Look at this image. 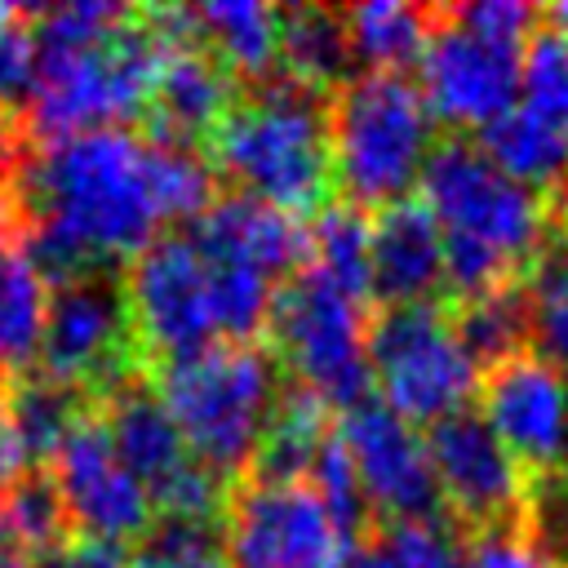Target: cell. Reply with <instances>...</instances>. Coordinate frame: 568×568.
Instances as JSON below:
<instances>
[{
  "mask_svg": "<svg viewBox=\"0 0 568 568\" xmlns=\"http://www.w3.org/2000/svg\"><path fill=\"white\" fill-rule=\"evenodd\" d=\"M89 395H80L67 382H53L49 373L31 368L18 373L4 399V422L27 457V466H49V457L62 448V439L71 435V426L89 413Z\"/></svg>",
  "mask_w": 568,
  "mask_h": 568,
  "instance_id": "25",
  "label": "cell"
},
{
  "mask_svg": "<svg viewBox=\"0 0 568 568\" xmlns=\"http://www.w3.org/2000/svg\"><path fill=\"white\" fill-rule=\"evenodd\" d=\"M129 568H142V564H138V559H129Z\"/></svg>",
  "mask_w": 568,
  "mask_h": 568,
  "instance_id": "44",
  "label": "cell"
},
{
  "mask_svg": "<svg viewBox=\"0 0 568 568\" xmlns=\"http://www.w3.org/2000/svg\"><path fill=\"white\" fill-rule=\"evenodd\" d=\"M13 568H62V559L53 555V559H18Z\"/></svg>",
  "mask_w": 568,
  "mask_h": 568,
  "instance_id": "40",
  "label": "cell"
},
{
  "mask_svg": "<svg viewBox=\"0 0 568 568\" xmlns=\"http://www.w3.org/2000/svg\"><path fill=\"white\" fill-rule=\"evenodd\" d=\"M328 155L333 186L346 204L377 213L422 182L435 151V115L408 75L351 71L328 93Z\"/></svg>",
  "mask_w": 568,
  "mask_h": 568,
  "instance_id": "5",
  "label": "cell"
},
{
  "mask_svg": "<svg viewBox=\"0 0 568 568\" xmlns=\"http://www.w3.org/2000/svg\"><path fill=\"white\" fill-rule=\"evenodd\" d=\"M36 71H40L36 36H31V22L22 13L18 22H9L0 31V111H13V115L27 111L31 89H36Z\"/></svg>",
  "mask_w": 568,
  "mask_h": 568,
  "instance_id": "34",
  "label": "cell"
},
{
  "mask_svg": "<svg viewBox=\"0 0 568 568\" xmlns=\"http://www.w3.org/2000/svg\"><path fill=\"white\" fill-rule=\"evenodd\" d=\"M36 359L40 373L75 386L80 395H102L106 386L138 373L142 355L133 342L124 284L111 271H89L53 284Z\"/></svg>",
  "mask_w": 568,
  "mask_h": 568,
  "instance_id": "10",
  "label": "cell"
},
{
  "mask_svg": "<svg viewBox=\"0 0 568 568\" xmlns=\"http://www.w3.org/2000/svg\"><path fill=\"white\" fill-rule=\"evenodd\" d=\"M368 275L382 306L439 302L444 288V235L430 209L413 195L386 204L368 222Z\"/></svg>",
  "mask_w": 568,
  "mask_h": 568,
  "instance_id": "19",
  "label": "cell"
},
{
  "mask_svg": "<svg viewBox=\"0 0 568 568\" xmlns=\"http://www.w3.org/2000/svg\"><path fill=\"white\" fill-rule=\"evenodd\" d=\"M541 18L550 22V31H559V36L568 40V0H564V4H550V9L541 13Z\"/></svg>",
  "mask_w": 568,
  "mask_h": 568,
  "instance_id": "39",
  "label": "cell"
},
{
  "mask_svg": "<svg viewBox=\"0 0 568 568\" xmlns=\"http://www.w3.org/2000/svg\"><path fill=\"white\" fill-rule=\"evenodd\" d=\"M564 555H568V537H564Z\"/></svg>",
  "mask_w": 568,
  "mask_h": 568,
  "instance_id": "45",
  "label": "cell"
},
{
  "mask_svg": "<svg viewBox=\"0 0 568 568\" xmlns=\"http://www.w3.org/2000/svg\"><path fill=\"white\" fill-rule=\"evenodd\" d=\"M559 213H564L559 222H564V235H568V186H564V195H559Z\"/></svg>",
  "mask_w": 568,
  "mask_h": 568,
  "instance_id": "43",
  "label": "cell"
},
{
  "mask_svg": "<svg viewBox=\"0 0 568 568\" xmlns=\"http://www.w3.org/2000/svg\"><path fill=\"white\" fill-rule=\"evenodd\" d=\"M44 470L67 506L75 537L111 541L129 550V541H142L155 528V506L146 488L120 466L93 408L71 426V435L62 439V448L49 457Z\"/></svg>",
  "mask_w": 568,
  "mask_h": 568,
  "instance_id": "15",
  "label": "cell"
},
{
  "mask_svg": "<svg viewBox=\"0 0 568 568\" xmlns=\"http://www.w3.org/2000/svg\"><path fill=\"white\" fill-rule=\"evenodd\" d=\"M142 568H226L222 528L217 524H182L164 519L142 537Z\"/></svg>",
  "mask_w": 568,
  "mask_h": 568,
  "instance_id": "33",
  "label": "cell"
},
{
  "mask_svg": "<svg viewBox=\"0 0 568 568\" xmlns=\"http://www.w3.org/2000/svg\"><path fill=\"white\" fill-rule=\"evenodd\" d=\"M466 537L448 515L435 519H399L368 528L342 559V568H462Z\"/></svg>",
  "mask_w": 568,
  "mask_h": 568,
  "instance_id": "28",
  "label": "cell"
},
{
  "mask_svg": "<svg viewBox=\"0 0 568 568\" xmlns=\"http://www.w3.org/2000/svg\"><path fill=\"white\" fill-rule=\"evenodd\" d=\"M426 448H430L444 515L453 510V524L462 532L484 537V532H501V528H524L532 475L493 435L484 413L462 408V413L435 422L426 435Z\"/></svg>",
  "mask_w": 568,
  "mask_h": 568,
  "instance_id": "13",
  "label": "cell"
},
{
  "mask_svg": "<svg viewBox=\"0 0 568 568\" xmlns=\"http://www.w3.org/2000/svg\"><path fill=\"white\" fill-rule=\"evenodd\" d=\"M22 18V9H13V4H0V31L9 27V22H18Z\"/></svg>",
  "mask_w": 568,
  "mask_h": 568,
  "instance_id": "42",
  "label": "cell"
},
{
  "mask_svg": "<svg viewBox=\"0 0 568 568\" xmlns=\"http://www.w3.org/2000/svg\"><path fill=\"white\" fill-rule=\"evenodd\" d=\"M155 390L173 413L191 457L226 488L248 475L266 422L280 404V364L257 342H217L155 368Z\"/></svg>",
  "mask_w": 568,
  "mask_h": 568,
  "instance_id": "4",
  "label": "cell"
},
{
  "mask_svg": "<svg viewBox=\"0 0 568 568\" xmlns=\"http://www.w3.org/2000/svg\"><path fill=\"white\" fill-rule=\"evenodd\" d=\"M182 231L209 271L222 342H253L257 328H266L280 280L306 266L311 253L306 222L235 191V195H217Z\"/></svg>",
  "mask_w": 568,
  "mask_h": 568,
  "instance_id": "6",
  "label": "cell"
},
{
  "mask_svg": "<svg viewBox=\"0 0 568 568\" xmlns=\"http://www.w3.org/2000/svg\"><path fill=\"white\" fill-rule=\"evenodd\" d=\"M519 62L524 44L493 40L448 9H435L430 40L422 49V98L439 124L484 129L519 98Z\"/></svg>",
  "mask_w": 568,
  "mask_h": 568,
  "instance_id": "14",
  "label": "cell"
},
{
  "mask_svg": "<svg viewBox=\"0 0 568 568\" xmlns=\"http://www.w3.org/2000/svg\"><path fill=\"white\" fill-rule=\"evenodd\" d=\"M226 568H342L346 537L306 479L231 488L222 510Z\"/></svg>",
  "mask_w": 568,
  "mask_h": 568,
  "instance_id": "12",
  "label": "cell"
},
{
  "mask_svg": "<svg viewBox=\"0 0 568 568\" xmlns=\"http://www.w3.org/2000/svg\"><path fill=\"white\" fill-rule=\"evenodd\" d=\"M9 386H13V373L0 364V413H4V399H9Z\"/></svg>",
  "mask_w": 568,
  "mask_h": 568,
  "instance_id": "41",
  "label": "cell"
},
{
  "mask_svg": "<svg viewBox=\"0 0 568 568\" xmlns=\"http://www.w3.org/2000/svg\"><path fill=\"white\" fill-rule=\"evenodd\" d=\"M186 13L195 40L235 75V84L280 75V9L257 0H213Z\"/></svg>",
  "mask_w": 568,
  "mask_h": 568,
  "instance_id": "20",
  "label": "cell"
},
{
  "mask_svg": "<svg viewBox=\"0 0 568 568\" xmlns=\"http://www.w3.org/2000/svg\"><path fill=\"white\" fill-rule=\"evenodd\" d=\"M528 297V351L555 368L568 364V235L546 240L537 262L524 271Z\"/></svg>",
  "mask_w": 568,
  "mask_h": 568,
  "instance_id": "30",
  "label": "cell"
},
{
  "mask_svg": "<svg viewBox=\"0 0 568 568\" xmlns=\"http://www.w3.org/2000/svg\"><path fill=\"white\" fill-rule=\"evenodd\" d=\"M22 555H18V546H13V537H9V524H4V510H0V568H13Z\"/></svg>",
  "mask_w": 568,
  "mask_h": 568,
  "instance_id": "37",
  "label": "cell"
},
{
  "mask_svg": "<svg viewBox=\"0 0 568 568\" xmlns=\"http://www.w3.org/2000/svg\"><path fill=\"white\" fill-rule=\"evenodd\" d=\"M337 439L355 466L373 519L382 515V524H399V519L444 515L426 435L399 413H390L382 399H364L346 408Z\"/></svg>",
  "mask_w": 568,
  "mask_h": 568,
  "instance_id": "16",
  "label": "cell"
},
{
  "mask_svg": "<svg viewBox=\"0 0 568 568\" xmlns=\"http://www.w3.org/2000/svg\"><path fill=\"white\" fill-rule=\"evenodd\" d=\"M564 470H568V466H564Z\"/></svg>",
  "mask_w": 568,
  "mask_h": 568,
  "instance_id": "46",
  "label": "cell"
},
{
  "mask_svg": "<svg viewBox=\"0 0 568 568\" xmlns=\"http://www.w3.org/2000/svg\"><path fill=\"white\" fill-rule=\"evenodd\" d=\"M129 324L142 359L160 368L186 355H200L222 342L213 315L209 271L186 240V231H160L124 271Z\"/></svg>",
  "mask_w": 568,
  "mask_h": 568,
  "instance_id": "11",
  "label": "cell"
},
{
  "mask_svg": "<svg viewBox=\"0 0 568 568\" xmlns=\"http://www.w3.org/2000/svg\"><path fill=\"white\" fill-rule=\"evenodd\" d=\"M93 413H98L120 466L146 488L151 506L164 519H182V524H217L222 519L231 488L191 457L173 413L164 408L155 382L142 368L129 373L124 382L106 386L98 395Z\"/></svg>",
  "mask_w": 568,
  "mask_h": 568,
  "instance_id": "9",
  "label": "cell"
},
{
  "mask_svg": "<svg viewBox=\"0 0 568 568\" xmlns=\"http://www.w3.org/2000/svg\"><path fill=\"white\" fill-rule=\"evenodd\" d=\"M44 306H49V284L31 266L18 235L0 240V364L9 373H22V368L31 373L40 355Z\"/></svg>",
  "mask_w": 568,
  "mask_h": 568,
  "instance_id": "26",
  "label": "cell"
},
{
  "mask_svg": "<svg viewBox=\"0 0 568 568\" xmlns=\"http://www.w3.org/2000/svg\"><path fill=\"white\" fill-rule=\"evenodd\" d=\"M479 395H484V422L532 479L559 475L568 466V377L564 368L524 351V355L493 364L479 377Z\"/></svg>",
  "mask_w": 568,
  "mask_h": 568,
  "instance_id": "17",
  "label": "cell"
},
{
  "mask_svg": "<svg viewBox=\"0 0 568 568\" xmlns=\"http://www.w3.org/2000/svg\"><path fill=\"white\" fill-rule=\"evenodd\" d=\"M18 235V217H13V204H9V195L0 191V240H13Z\"/></svg>",
  "mask_w": 568,
  "mask_h": 568,
  "instance_id": "38",
  "label": "cell"
},
{
  "mask_svg": "<svg viewBox=\"0 0 568 568\" xmlns=\"http://www.w3.org/2000/svg\"><path fill=\"white\" fill-rule=\"evenodd\" d=\"M453 324H457L462 346H466L470 359L479 364V377H484L493 364H501V359H510V355H524V351H528V297H524V275H519V280H506V284H497V288L457 297Z\"/></svg>",
  "mask_w": 568,
  "mask_h": 568,
  "instance_id": "27",
  "label": "cell"
},
{
  "mask_svg": "<svg viewBox=\"0 0 568 568\" xmlns=\"http://www.w3.org/2000/svg\"><path fill=\"white\" fill-rule=\"evenodd\" d=\"M462 568H564V564L546 555L524 528H501L475 537L462 555Z\"/></svg>",
  "mask_w": 568,
  "mask_h": 568,
  "instance_id": "35",
  "label": "cell"
},
{
  "mask_svg": "<svg viewBox=\"0 0 568 568\" xmlns=\"http://www.w3.org/2000/svg\"><path fill=\"white\" fill-rule=\"evenodd\" d=\"M368 222L373 213L355 209V204H328L320 209L315 226H311V253L315 266L342 284L346 293H355L359 302L373 297V275H368Z\"/></svg>",
  "mask_w": 568,
  "mask_h": 568,
  "instance_id": "31",
  "label": "cell"
},
{
  "mask_svg": "<svg viewBox=\"0 0 568 568\" xmlns=\"http://www.w3.org/2000/svg\"><path fill=\"white\" fill-rule=\"evenodd\" d=\"M528 115L568 133V40L559 31H532L519 62V98Z\"/></svg>",
  "mask_w": 568,
  "mask_h": 568,
  "instance_id": "32",
  "label": "cell"
},
{
  "mask_svg": "<svg viewBox=\"0 0 568 568\" xmlns=\"http://www.w3.org/2000/svg\"><path fill=\"white\" fill-rule=\"evenodd\" d=\"M448 13L475 31L493 36V40H510V44H528L532 27L541 18V9H532L524 0H470V4H453Z\"/></svg>",
  "mask_w": 568,
  "mask_h": 568,
  "instance_id": "36",
  "label": "cell"
},
{
  "mask_svg": "<svg viewBox=\"0 0 568 568\" xmlns=\"http://www.w3.org/2000/svg\"><path fill=\"white\" fill-rule=\"evenodd\" d=\"M235 93H240L235 75L195 40L191 13H186V31L169 40L160 71H155V84H151V98H146L151 138L195 151L200 138L209 142V133L222 124Z\"/></svg>",
  "mask_w": 568,
  "mask_h": 568,
  "instance_id": "18",
  "label": "cell"
},
{
  "mask_svg": "<svg viewBox=\"0 0 568 568\" xmlns=\"http://www.w3.org/2000/svg\"><path fill=\"white\" fill-rule=\"evenodd\" d=\"M333 439L328 430V404L315 399L302 386L280 390V404L266 422V435L257 444V457L248 466L244 479H262V484H293L306 479L320 448Z\"/></svg>",
  "mask_w": 568,
  "mask_h": 568,
  "instance_id": "24",
  "label": "cell"
},
{
  "mask_svg": "<svg viewBox=\"0 0 568 568\" xmlns=\"http://www.w3.org/2000/svg\"><path fill=\"white\" fill-rule=\"evenodd\" d=\"M351 44L342 27V9L324 4H293L280 9V75L311 89L333 93L342 80H351Z\"/></svg>",
  "mask_w": 568,
  "mask_h": 568,
  "instance_id": "22",
  "label": "cell"
},
{
  "mask_svg": "<svg viewBox=\"0 0 568 568\" xmlns=\"http://www.w3.org/2000/svg\"><path fill=\"white\" fill-rule=\"evenodd\" d=\"M422 204L444 235V284L457 297L519 280L555 231L550 200L501 173L462 133L435 142L422 169Z\"/></svg>",
  "mask_w": 568,
  "mask_h": 568,
  "instance_id": "2",
  "label": "cell"
},
{
  "mask_svg": "<svg viewBox=\"0 0 568 568\" xmlns=\"http://www.w3.org/2000/svg\"><path fill=\"white\" fill-rule=\"evenodd\" d=\"M368 302L333 284L315 262L297 266L271 302V355L293 373V386L311 390L328 408H355L368 399Z\"/></svg>",
  "mask_w": 568,
  "mask_h": 568,
  "instance_id": "7",
  "label": "cell"
},
{
  "mask_svg": "<svg viewBox=\"0 0 568 568\" xmlns=\"http://www.w3.org/2000/svg\"><path fill=\"white\" fill-rule=\"evenodd\" d=\"M430 22H435V9L404 4V0H368V4L342 9L351 62L359 71H386V75H404L413 62H422Z\"/></svg>",
  "mask_w": 568,
  "mask_h": 568,
  "instance_id": "23",
  "label": "cell"
},
{
  "mask_svg": "<svg viewBox=\"0 0 568 568\" xmlns=\"http://www.w3.org/2000/svg\"><path fill=\"white\" fill-rule=\"evenodd\" d=\"M213 164L271 209L293 217L328 209L333 195V155H328V111L324 98L271 75L244 84L209 133Z\"/></svg>",
  "mask_w": 568,
  "mask_h": 568,
  "instance_id": "3",
  "label": "cell"
},
{
  "mask_svg": "<svg viewBox=\"0 0 568 568\" xmlns=\"http://www.w3.org/2000/svg\"><path fill=\"white\" fill-rule=\"evenodd\" d=\"M9 204L18 244L40 280L67 284L133 262L164 226L155 142L129 129H93L27 151Z\"/></svg>",
  "mask_w": 568,
  "mask_h": 568,
  "instance_id": "1",
  "label": "cell"
},
{
  "mask_svg": "<svg viewBox=\"0 0 568 568\" xmlns=\"http://www.w3.org/2000/svg\"><path fill=\"white\" fill-rule=\"evenodd\" d=\"M368 373L382 404L413 426L462 413L479 386V364L462 346L444 302L382 306L368 320Z\"/></svg>",
  "mask_w": 568,
  "mask_h": 568,
  "instance_id": "8",
  "label": "cell"
},
{
  "mask_svg": "<svg viewBox=\"0 0 568 568\" xmlns=\"http://www.w3.org/2000/svg\"><path fill=\"white\" fill-rule=\"evenodd\" d=\"M0 510H4V524H9V537H13L18 555H27V559H53L75 537L71 519H67V506H62L44 466H31L13 484H4Z\"/></svg>",
  "mask_w": 568,
  "mask_h": 568,
  "instance_id": "29",
  "label": "cell"
},
{
  "mask_svg": "<svg viewBox=\"0 0 568 568\" xmlns=\"http://www.w3.org/2000/svg\"><path fill=\"white\" fill-rule=\"evenodd\" d=\"M479 151L501 169L510 173L515 182L532 186L537 195L541 191H559L568 186V133L528 115L519 102L506 106L497 120H488L479 129Z\"/></svg>",
  "mask_w": 568,
  "mask_h": 568,
  "instance_id": "21",
  "label": "cell"
}]
</instances>
